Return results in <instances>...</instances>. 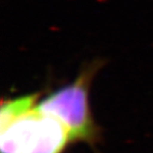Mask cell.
Instances as JSON below:
<instances>
[{
	"label": "cell",
	"instance_id": "obj_1",
	"mask_svg": "<svg viewBox=\"0 0 153 153\" xmlns=\"http://www.w3.org/2000/svg\"><path fill=\"white\" fill-rule=\"evenodd\" d=\"M100 62L86 66L71 82L38 101L37 108L57 119L69 133L71 143L82 141L95 145L100 138L89 108V88Z\"/></svg>",
	"mask_w": 153,
	"mask_h": 153
},
{
	"label": "cell",
	"instance_id": "obj_2",
	"mask_svg": "<svg viewBox=\"0 0 153 153\" xmlns=\"http://www.w3.org/2000/svg\"><path fill=\"white\" fill-rule=\"evenodd\" d=\"M69 143L66 128L37 106L0 128L1 153H63Z\"/></svg>",
	"mask_w": 153,
	"mask_h": 153
},
{
	"label": "cell",
	"instance_id": "obj_3",
	"mask_svg": "<svg viewBox=\"0 0 153 153\" xmlns=\"http://www.w3.org/2000/svg\"><path fill=\"white\" fill-rule=\"evenodd\" d=\"M38 94H31L3 101L0 108V128L19 117L20 115L30 112L37 106Z\"/></svg>",
	"mask_w": 153,
	"mask_h": 153
}]
</instances>
